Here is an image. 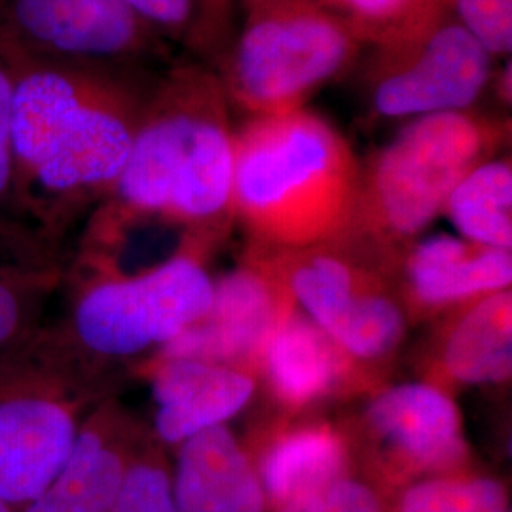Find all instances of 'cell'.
<instances>
[{
    "label": "cell",
    "mask_w": 512,
    "mask_h": 512,
    "mask_svg": "<svg viewBox=\"0 0 512 512\" xmlns=\"http://www.w3.org/2000/svg\"><path fill=\"white\" fill-rule=\"evenodd\" d=\"M12 90V65L0 46V245H4L16 258L59 260V256L44 251L19 222L14 196Z\"/></svg>",
    "instance_id": "603a6c76"
},
{
    "label": "cell",
    "mask_w": 512,
    "mask_h": 512,
    "mask_svg": "<svg viewBox=\"0 0 512 512\" xmlns=\"http://www.w3.org/2000/svg\"><path fill=\"white\" fill-rule=\"evenodd\" d=\"M0 512H19L16 507H12L8 501H4L2 497H0Z\"/></svg>",
    "instance_id": "1f68e13d"
},
{
    "label": "cell",
    "mask_w": 512,
    "mask_h": 512,
    "mask_svg": "<svg viewBox=\"0 0 512 512\" xmlns=\"http://www.w3.org/2000/svg\"><path fill=\"white\" fill-rule=\"evenodd\" d=\"M12 65L14 196L19 222L50 255L76 215L107 200L128 162L152 84L131 65L27 54Z\"/></svg>",
    "instance_id": "6da1fadb"
},
{
    "label": "cell",
    "mask_w": 512,
    "mask_h": 512,
    "mask_svg": "<svg viewBox=\"0 0 512 512\" xmlns=\"http://www.w3.org/2000/svg\"><path fill=\"white\" fill-rule=\"evenodd\" d=\"M359 65L370 112L408 122L475 109L490 90L495 57L440 0H425L410 18L370 44Z\"/></svg>",
    "instance_id": "52a82bcc"
},
{
    "label": "cell",
    "mask_w": 512,
    "mask_h": 512,
    "mask_svg": "<svg viewBox=\"0 0 512 512\" xmlns=\"http://www.w3.org/2000/svg\"><path fill=\"white\" fill-rule=\"evenodd\" d=\"M258 363L281 403L300 408L336 395L355 363L311 319L291 311L268 338Z\"/></svg>",
    "instance_id": "e0dca14e"
},
{
    "label": "cell",
    "mask_w": 512,
    "mask_h": 512,
    "mask_svg": "<svg viewBox=\"0 0 512 512\" xmlns=\"http://www.w3.org/2000/svg\"><path fill=\"white\" fill-rule=\"evenodd\" d=\"M0 40L27 54L110 65L169 57V40L124 0H2Z\"/></svg>",
    "instance_id": "30bf717a"
},
{
    "label": "cell",
    "mask_w": 512,
    "mask_h": 512,
    "mask_svg": "<svg viewBox=\"0 0 512 512\" xmlns=\"http://www.w3.org/2000/svg\"><path fill=\"white\" fill-rule=\"evenodd\" d=\"M376 253L344 241L296 253L255 255L266 260L281 277L294 304L359 363H380L403 342L404 308L372 274L368 260Z\"/></svg>",
    "instance_id": "9c48e42d"
},
{
    "label": "cell",
    "mask_w": 512,
    "mask_h": 512,
    "mask_svg": "<svg viewBox=\"0 0 512 512\" xmlns=\"http://www.w3.org/2000/svg\"><path fill=\"white\" fill-rule=\"evenodd\" d=\"M0 4H2V0H0Z\"/></svg>",
    "instance_id": "d6a6232c"
},
{
    "label": "cell",
    "mask_w": 512,
    "mask_h": 512,
    "mask_svg": "<svg viewBox=\"0 0 512 512\" xmlns=\"http://www.w3.org/2000/svg\"><path fill=\"white\" fill-rule=\"evenodd\" d=\"M236 2L238 0H194L196 29L188 50L215 71L236 37Z\"/></svg>",
    "instance_id": "4316f807"
},
{
    "label": "cell",
    "mask_w": 512,
    "mask_h": 512,
    "mask_svg": "<svg viewBox=\"0 0 512 512\" xmlns=\"http://www.w3.org/2000/svg\"><path fill=\"white\" fill-rule=\"evenodd\" d=\"M442 213L452 220L461 238L511 251V158L494 156L476 165L452 190Z\"/></svg>",
    "instance_id": "ffe728a7"
},
{
    "label": "cell",
    "mask_w": 512,
    "mask_h": 512,
    "mask_svg": "<svg viewBox=\"0 0 512 512\" xmlns=\"http://www.w3.org/2000/svg\"><path fill=\"white\" fill-rule=\"evenodd\" d=\"M342 19L368 48L410 18L425 0H315Z\"/></svg>",
    "instance_id": "484cf974"
},
{
    "label": "cell",
    "mask_w": 512,
    "mask_h": 512,
    "mask_svg": "<svg viewBox=\"0 0 512 512\" xmlns=\"http://www.w3.org/2000/svg\"><path fill=\"white\" fill-rule=\"evenodd\" d=\"M110 512H179L164 446L152 431L131 461Z\"/></svg>",
    "instance_id": "cb8c5ba5"
},
{
    "label": "cell",
    "mask_w": 512,
    "mask_h": 512,
    "mask_svg": "<svg viewBox=\"0 0 512 512\" xmlns=\"http://www.w3.org/2000/svg\"><path fill=\"white\" fill-rule=\"evenodd\" d=\"M186 251L145 272L105 275L74 294L69 311L33 338L38 355L99 397L116 370L148 355L198 323L211 308L213 279Z\"/></svg>",
    "instance_id": "277c9868"
},
{
    "label": "cell",
    "mask_w": 512,
    "mask_h": 512,
    "mask_svg": "<svg viewBox=\"0 0 512 512\" xmlns=\"http://www.w3.org/2000/svg\"><path fill=\"white\" fill-rule=\"evenodd\" d=\"M363 420L366 437L395 476L452 475L467 459L459 408L437 385L385 387L370 399Z\"/></svg>",
    "instance_id": "7c38bea8"
},
{
    "label": "cell",
    "mask_w": 512,
    "mask_h": 512,
    "mask_svg": "<svg viewBox=\"0 0 512 512\" xmlns=\"http://www.w3.org/2000/svg\"><path fill=\"white\" fill-rule=\"evenodd\" d=\"M150 429L112 395L93 404L54 480L21 512H110Z\"/></svg>",
    "instance_id": "4fadbf2b"
},
{
    "label": "cell",
    "mask_w": 512,
    "mask_h": 512,
    "mask_svg": "<svg viewBox=\"0 0 512 512\" xmlns=\"http://www.w3.org/2000/svg\"><path fill=\"white\" fill-rule=\"evenodd\" d=\"M275 512H384L378 492L353 476L302 495Z\"/></svg>",
    "instance_id": "83f0119b"
},
{
    "label": "cell",
    "mask_w": 512,
    "mask_h": 512,
    "mask_svg": "<svg viewBox=\"0 0 512 512\" xmlns=\"http://www.w3.org/2000/svg\"><path fill=\"white\" fill-rule=\"evenodd\" d=\"M511 141V120L475 109L408 120L361 164L348 241L385 260L408 249L442 215L459 181Z\"/></svg>",
    "instance_id": "5b68a950"
},
{
    "label": "cell",
    "mask_w": 512,
    "mask_h": 512,
    "mask_svg": "<svg viewBox=\"0 0 512 512\" xmlns=\"http://www.w3.org/2000/svg\"><path fill=\"white\" fill-rule=\"evenodd\" d=\"M442 370L458 384H499L512 372V294L475 300L450 327L442 344Z\"/></svg>",
    "instance_id": "d6986e66"
},
{
    "label": "cell",
    "mask_w": 512,
    "mask_h": 512,
    "mask_svg": "<svg viewBox=\"0 0 512 512\" xmlns=\"http://www.w3.org/2000/svg\"><path fill=\"white\" fill-rule=\"evenodd\" d=\"M459 25L495 57L509 59L512 50V0H440Z\"/></svg>",
    "instance_id": "d4e9b609"
},
{
    "label": "cell",
    "mask_w": 512,
    "mask_h": 512,
    "mask_svg": "<svg viewBox=\"0 0 512 512\" xmlns=\"http://www.w3.org/2000/svg\"><path fill=\"white\" fill-rule=\"evenodd\" d=\"M177 450L171 478L179 512H266L255 463L230 429L209 427Z\"/></svg>",
    "instance_id": "9a60e30c"
},
{
    "label": "cell",
    "mask_w": 512,
    "mask_h": 512,
    "mask_svg": "<svg viewBox=\"0 0 512 512\" xmlns=\"http://www.w3.org/2000/svg\"><path fill=\"white\" fill-rule=\"evenodd\" d=\"M239 2H241V6H243V12H247V10L255 8V6H260V4H264V2H268V0H239Z\"/></svg>",
    "instance_id": "4dcf8cb0"
},
{
    "label": "cell",
    "mask_w": 512,
    "mask_h": 512,
    "mask_svg": "<svg viewBox=\"0 0 512 512\" xmlns=\"http://www.w3.org/2000/svg\"><path fill=\"white\" fill-rule=\"evenodd\" d=\"M511 57L507 59L505 67H501L499 71L495 69L492 82H490V90L495 93V97L499 99V103L503 107H511Z\"/></svg>",
    "instance_id": "f546056e"
},
{
    "label": "cell",
    "mask_w": 512,
    "mask_h": 512,
    "mask_svg": "<svg viewBox=\"0 0 512 512\" xmlns=\"http://www.w3.org/2000/svg\"><path fill=\"white\" fill-rule=\"evenodd\" d=\"M351 446L329 423H306L277 433L255 463L266 505L274 512L302 495L349 476Z\"/></svg>",
    "instance_id": "ac0fdd59"
},
{
    "label": "cell",
    "mask_w": 512,
    "mask_h": 512,
    "mask_svg": "<svg viewBox=\"0 0 512 512\" xmlns=\"http://www.w3.org/2000/svg\"><path fill=\"white\" fill-rule=\"evenodd\" d=\"M150 382L156 404L150 431L162 446L224 425L255 395V380L245 370L194 359H150Z\"/></svg>",
    "instance_id": "5bb4252c"
},
{
    "label": "cell",
    "mask_w": 512,
    "mask_h": 512,
    "mask_svg": "<svg viewBox=\"0 0 512 512\" xmlns=\"http://www.w3.org/2000/svg\"><path fill=\"white\" fill-rule=\"evenodd\" d=\"M236 129L220 74L200 59L152 82L128 162L99 209L213 241L232 224Z\"/></svg>",
    "instance_id": "7a4b0ae2"
},
{
    "label": "cell",
    "mask_w": 512,
    "mask_h": 512,
    "mask_svg": "<svg viewBox=\"0 0 512 512\" xmlns=\"http://www.w3.org/2000/svg\"><path fill=\"white\" fill-rule=\"evenodd\" d=\"M393 512H509L505 486L490 476L437 475L401 492Z\"/></svg>",
    "instance_id": "7402d4cb"
},
{
    "label": "cell",
    "mask_w": 512,
    "mask_h": 512,
    "mask_svg": "<svg viewBox=\"0 0 512 512\" xmlns=\"http://www.w3.org/2000/svg\"><path fill=\"white\" fill-rule=\"evenodd\" d=\"M361 162L340 129L310 109L249 116L236 129L232 215L255 255L348 241Z\"/></svg>",
    "instance_id": "3957f363"
},
{
    "label": "cell",
    "mask_w": 512,
    "mask_h": 512,
    "mask_svg": "<svg viewBox=\"0 0 512 512\" xmlns=\"http://www.w3.org/2000/svg\"><path fill=\"white\" fill-rule=\"evenodd\" d=\"M63 279L61 260L12 256L0 262V357L25 346L46 325V304Z\"/></svg>",
    "instance_id": "44dd1931"
},
{
    "label": "cell",
    "mask_w": 512,
    "mask_h": 512,
    "mask_svg": "<svg viewBox=\"0 0 512 512\" xmlns=\"http://www.w3.org/2000/svg\"><path fill=\"white\" fill-rule=\"evenodd\" d=\"M169 42L190 48L196 29L194 0H124Z\"/></svg>",
    "instance_id": "f1b7e54d"
},
{
    "label": "cell",
    "mask_w": 512,
    "mask_h": 512,
    "mask_svg": "<svg viewBox=\"0 0 512 512\" xmlns=\"http://www.w3.org/2000/svg\"><path fill=\"white\" fill-rule=\"evenodd\" d=\"M293 310V298L281 277L255 256L245 268L213 281L209 311L150 359H194L228 366L258 363L275 327Z\"/></svg>",
    "instance_id": "8fae6325"
},
{
    "label": "cell",
    "mask_w": 512,
    "mask_h": 512,
    "mask_svg": "<svg viewBox=\"0 0 512 512\" xmlns=\"http://www.w3.org/2000/svg\"><path fill=\"white\" fill-rule=\"evenodd\" d=\"M404 274L410 302L423 310H439L509 289L512 255L437 234L406 249Z\"/></svg>",
    "instance_id": "2e32d148"
},
{
    "label": "cell",
    "mask_w": 512,
    "mask_h": 512,
    "mask_svg": "<svg viewBox=\"0 0 512 512\" xmlns=\"http://www.w3.org/2000/svg\"><path fill=\"white\" fill-rule=\"evenodd\" d=\"M365 44L315 0H268L245 12L217 73L232 107L247 116L308 109L311 99L351 73Z\"/></svg>",
    "instance_id": "8992f818"
},
{
    "label": "cell",
    "mask_w": 512,
    "mask_h": 512,
    "mask_svg": "<svg viewBox=\"0 0 512 512\" xmlns=\"http://www.w3.org/2000/svg\"><path fill=\"white\" fill-rule=\"evenodd\" d=\"M33 338L0 357V497L19 512L54 480L105 399L44 361Z\"/></svg>",
    "instance_id": "ba28073f"
}]
</instances>
